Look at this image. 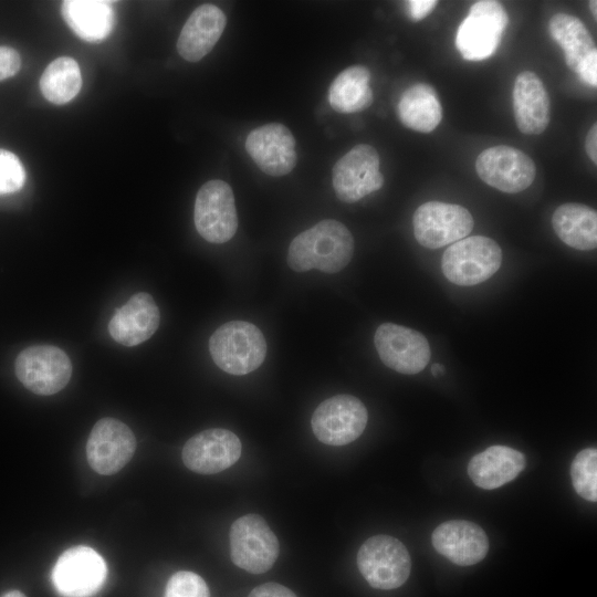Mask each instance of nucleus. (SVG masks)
<instances>
[{
    "label": "nucleus",
    "mask_w": 597,
    "mask_h": 597,
    "mask_svg": "<svg viewBox=\"0 0 597 597\" xmlns=\"http://www.w3.org/2000/svg\"><path fill=\"white\" fill-rule=\"evenodd\" d=\"M353 253L354 239L349 230L337 220L325 219L292 240L287 263L296 272L317 269L336 273L349 263Z\"/></svg>",
    "instance_id": "obj_1"
},
{
    "label": "nucleus",
    "mask_w": 597,
    "mask_h": 597,
    "mask_svg": "<svg viewBox=\"0 0 597 597\" xmlns=\"http://www.w3.org/2000/svg\"><path fill=\"white\" fill-rule=\"evenodd\" d=\"M214 364L223 371L241 376L264 362L266 342L262 332L244 321H231L216 329L209 339Z\"/></svg>",
    "instance_id": "obj_2"
},
{
    "label": "nucleus",
    "mask_w": 597,
    "mask_h": 597,
    "mask_svg": "<svg viewBox=\"0 0 597 597\" xmlns=\"http://www.w3.org/2000/svg\"><path fill=\"white\" fill-rule=\"evenodd\" d=\"M501 264L500 245L484 235L467 237L452 243L441 261L444 276L461 286H472L489 280Z\"/></svg>",
    "instance_id": "obj_3"
},
{
    "label": "nucleus",
    "mask_w": 597,
    "mask_h": 597,
    "mask_svg": "<svg viewBox=\"0 0 597 597\" xmlns=\"http://www.w3.org/2000/svg\"><path fill=\"white\" fill-rule=\"evenodd\" d=\"M357 566L371 587L388 590L406 583L411 570V559L399 540L389 535H375L358 549Z\"/></svg>",
    "instance_id": "obj_4"
},
{
    "label": "nucleus",
    "mask_w": 597,
    "mask_h": 597,
    "mask_svg": "<svg viewBox=\"0 0 597 597\" xmlns=\"http://www.w3.org/2000/svg\"><path fill=\"white\" fill-rule=\"evenodd\" d=\"M229 541L233 564L251 574L268 572L280 553L277 537L265 520L253 513L232 523Z\"/></svg>",
    "instance_id": "obj_5"
},
{
    "label": "nucleus",
    "mask_w": 597,
    "mask_h": 597,
    "mask_svg": "<svg viewBox=\"0 0 597 597\" xmlns=\"http://www.w3.org/2000/svg\"><path fill=\"white\" fill-rule=\"evenodd\" d=\"M507 22V14L499 1L473 3L455 35V46L462 57L481 61L494 54Z\"/></svg>",
    "instance_id": "obj_6"
},
{
    "label": "nucleus",
    "mask_w": 597,
    "mask_h": 597,
    "mask_svg": "<svg viewBox=\"0 0 597 597\" xmlns=\"http://www.w3.org/2000/svg\"><path fill=\"white\" fill-rule=\"evenodd\" d=\"M14 373L30 391L50 396L70 381L72 363L64 350L53 345H33L19 353Z\"/></svg>",
    "instance_id": "obj_7"
},
{
    "label": "nucleus",
    "mask_w": 597,
    "mask_h": 597,
    "mask_svg": "<svg viewBox=\"0 0 597 597\" xmlns=\"http://www.w3.org/2000/svg\"><path fill=\"white\" fill-rule=\"evenodd\" d=\"M193 220L198 233L208 242L224 243L238 229V214L231 187L223 180H210L198 190Z\"/></svg>",
    "instance_id": "obj_8"
},
{
    "label": "nucleus",
    "mask_w": 597,
    "mask_h": 597,
    "mask_svg": "<svg viewBox=\"0 0 597 597\" xmlns=\"http://www.w3.org/2000/svg\"><path fill=\"white\" fill-rule=\"evenodd\" d=\"M412 224L419 244L439 249L467 238L473 229L474 220L462 206L428 201L417 208Z\"/></svg>",
    "instance_id": "obj_9"
},
{
    "label": "nucleus",
    "mask_w": 597,
    "mask_h": 597,
    "mask_svg": "<svg viewBox=\"0 0 597 597\" xmlns=\"http://www.w3.org/2000/svg\"><path fill=\"white\" fill-rule=\"evenodd\" d=\"M368 412L350 395H336L318 405L311 419L315 437L328 446H344L356 440L366 428Z\"/></svg>",
    "instance_id": "obj_10"
},
{
    "label": "nucleus",
    "mask_w": 597,
    "mask_h": 597,
    "mask_svg": "<svg viewBox=\"0 0 597 597\" xmlns=\"http://www.w3.org/2000/svg\"><path fill=\"white\" fill-rule=\"evenodd\" d=\"M107 567L103 557L84 545L64 551L52 569V582L63 597H90L104 584Z\"/></svg>",
    "instance_id": "obj_11"
},
{
    "label": "nucleus",
    "mask_w": 597,
    "mask_h": 597,
    "mask_svg": "<svg viewBox=\"0 0 597 597\" xmlns=\"http://www.w3.org/2000/svg\"><path fill=\"white\" fill-rule=\"evenodd\" d=\"M379 168V155L373 146H354L333 167L336 197L343 202L353 203L380 189L384 176Z\"/></svg>",
    "instance_id": "obj_12"
},
{
    "label": "nucleus",
    "mask_w": 597,
    "mask_h": 597,
    "mask_svg": "<svg viewBox=\"0 0 597 597\" xmlns=\"http://www.w3.org/2000/svg\"><path fill=\"white\" fill-rule=\"evenodd\" d=\"M475 169L485 184L507 193L525 190L536 176L533 159L521 149L506 145L484 149L476 158Z\"/></svg>",
    "instance_id": "obj_13"
},
{
    "label": "nucleus",
    "mask_w": 597,
    "mask_h": 597,
    "mask_svg": "<svg viewBox=\"0 0 597 597\" xmlns=\"http://www.w3.org/2000/svg\"><path fill=\"white\" fill-rule=\"evenodd\" d=\"M374 343L381 362L401 374L413 375L421 371L431 357L427 338L420 332L402 325H379Z\"/></svg>",
    "instance_id": "obj_14"
},
{
    "label": "nucleus",
    "mask_w": 597,
    "mask_h": 597,
    "mask_svg": "<svg viewBox=\"0 0 597 597\" xmlns=\"http://www.w3.org/2000/svg\"><path fill=\"white\" fill-rule=\"evenodd\" d=\"M136 450L133 431L115 418L100 419L93 427L86 443L90 467L102 475L122 470Z\"/></svg>",
    "instance_id": "obj_15"
},
{
    "label": "nucleus",
    "mask_w": 597,
    "mask_h": 597,
    "mask_svg": "<svg viewBox=\"0 0 597 597\" xmlns=\"http://www.w3.org/2000/svg\"><path fill=\"white\" fill-rule=\"evenodd\" d=\"M184 464L200 474L219 473L241 455L240 439L230 430L213 428L191 437L182 448Z\"/></svg>",
    "instance_id": "obj_16"
},
{
    "label": "nucleus",
    "mask_w": 597,
    "mask_h": 597,
    "mask_svg": "<svg viewBox=\"0 0 597 597\" xmlns=\"http://www.w3.org/2000/svg\"><path fill=\"white\" fill-rule=\"evenodd\" d=\"M245 150L266 175H287L296 165V143L291 130L281 123L260 126L247 136Z\"/></svg>",
    "instance_id": "obj_17"
},
{
    "label": "nucleus",
    "mask_w": 597,
    "mask_h": 597,
    "mask_svg": "<svg viewBox=\"0 0 597 597\" xmlns=\"http://www.w3.org/2000/svg\"><path fill=\"white\" fill-rule=\"evenodd\" d=\"M434 549L459 566H471L488 554L489 540L478 524L464 520L441 523L432 532Z\"/></svg>",
    "instance_id": "obj_18"
},
{
    "label": "nucleus",
    "mask_w": 597,
    "mask_h": 597,
    "mask_svg": "<svg viewBox=\"0 0 597 597\" xmlns=\"http://www.w3.org/2000/svg\"><path fill=\"white\" fill-rule=\"evenodd\" d=\"M159 322L160 313L153 296L139 292L115 311L108 323V332L117 343L130 347L150 338Z\"/></svg>",
    "instance_id": "obj_19"
},
{
    "label": "nucleus",
    "mask_w": 597,
    "mask_h": 597,
    "mask_svg": "<svg viewBox=\"0 0 597 597\" xmlns=\"http://www.w3.org/2000/svg\"><path fill=\"white\" fill-rule=\"evenodd\" d=\"M513 112L519 130L542 134L549 123L551 103L541 78L531 71L520 73L513 86Z\"/></svg>",
    "instance_id": "obj_20"
},
{
    "label": "nucleus",
    "mask_w": 597,
    "mask_h": 597,
    "mask_svg": "<svg viewBox=\"0 0 597 597\" xmlns=\"http://www.w3.org/2000/svg\"><path fill=\"white\" fill-rule=\"evenodd\" d=\"M227 18L214 4L205 3L196 8L184 24L177 41L179 55L189 62L206 56L220 39Z\"/></svg>",
    "instance_id": "obj_21"
},
{
    "label": "nucleus",
    "mask_w": 597,
    "mask_h": 597,
    "mask_svg": "<svg viewBox=\"0 0 597 597\" xmlns=\"http://www.w3.org/2000/svg\"><path fill=\"white\" fill-rule=\"evenodd\" d=\"M524 468L522 452L506 446H492L470 460L468 474L479 488L493 490L514 480Z\"/></svg>",
    "instance_id": "obj_22"
},
{
    "label": "nucleus",
    "mask_w": 597,
    "mask_h": 597,
    "mask_svg": "<svg viewBox=\"0 0 597 597\" xmlns=\"http://www.w3.org/2000/svg\"><path fill=\"white\" fill-rule=\"evenodd\" d=\"M552 226L556 235L570 248L589 251L597 247V212L586 205L559 206L552 216Z\"/></svg>",
    "instance_id": "obj_23"
},
{
    "label": "nucleus",
    "mask_w": 597,
    "mask_h": 597,
    "mask_svg": "<svg viewBox=\"0 0 597 597\" xmlns=\"http://www.w3.org/2000/svg\"><path fill=\"white\" fill-rule=\"evenodd\" d=\"M61 10L66 24L84 41H103L112 31L114 13L109 1L66 0Z\"/></svg>",
    "instance_id": "obj_24"
},
{
    "label": "nucleus",
    "mask_w": 597,
    "mask_h": 597,
    "mask_svg": "<svg viewBox=\"0 0 597 597\" xmlns=\"http://www.w3.org/2000/svg\"><path fill=\"white\" fill-rule=\"evenodd\" d=\"M397 115L406 127L427 134L440 124L442 107L433 87L417 83L401 94Z\"/></svg>",
    "instance_id": "obj_25"
},
{
    "label": "nucleus",
    "mask_w": 597,
    "mask_h": 597,
    "mask_svg": "<svg viewBox=\"0 0 597 597\" xmlns=\"http://www.w3.org/2000/svg\"><path fill=\"white\" fill-rule=\"evenodd\" d=\"M370 71L364 65H353L341 72L328 88V102L334 111L356 113L373 103Z\"/></svg>",
    "instance_id": "obj_26"
},
{
    "label": "nucleus",
    "mask_w": 597,
    "mask_h": 597,
    "mask_svg": "<svg viewBox=\"0 0 597 597\" xmlns=\"http://www.w3.org/2000/svg\"><path fill=\"white\" fill-rule=\"evenodd\" d=\"M548 31L562 48L567 66L575 73L582 61L596 50L589 31L575 15L554 14L548 22Z\"/></svg>",
    "instance_id": "obj_27"
},
{
    "label": "nucleus",
    "mask_w": 597,
    "mask_h": 597,
    "mask_svg": "<svg viewBox=\"0 0 597 597\" xmlns=\"http://www.w3.org/2000/svg\"><path fill=\"white\" fill-rule=\"evenodd\" d=\"M40 90L51 103L63 105L73 100L82 86V75L77 62L70 56L53 60L40 77Z\"/></svg>",
    "instance_id": "obj_28"
},
{
    "label": "nucleus",
    "mask_w": 597,
    "mask_h": 597,
    "mask_svg": "<svg viewBox=\"0 0 597 597\" xmlns=\"http://www.w3.org/2000/svg\"><path fill=\"white\" fill-rule=\"evenodd\" d=\"M573 486L587 501H597V450L588 448L579 451L570 465Z\"/></svg>",
    "instance_id": "obj_29"
},
{
    "label": "nucleus",
    "mask_w": 597,
    "mask_h": 597,
    "mask_svg": "<svg viewBox=\"0 0 597 597\" xmlns=\"http://www.w3.org/2000/svg\"><path fill=\"white\" fill-rule=\"evenodd\" d=\"M164 597H210L209 588L198 574L180 570L168 579Z\"/></svg>",
    "instance_id": "obj_30"
},
{
    "label": "nucleus",
    "mask_w": 597,
    "mask_h": 597,
    "mask_svg": "<svg viewBox=\"0 0 597 597\" xmlns=\"http://www.w3.org/2000/svg\"><path fill=\"white\" fill-rule=\"evenodd\" d=\"M25 181V170L13 153L0 148V195L20 190Z\"/></svg>",
    "instance_id": "obj_31"
},
{
    "label": "nucleus",
    "mask_w": 597,
    "mask_h": 597,
    "mask_svg": "<svg viewBox=\"0 0 597 597\" xmlns=\"http://www.w3.org/2000/svg\"><path fill=\"white\" fill-rule=\"evenodd\" d=\"M21 67V57L12 48L0 45V81L18 73Z\"/></svg>",
    "instance_id": "obj_32"
},
{
    "label": "nucleus",
    "mask_w": 597,
    "mask_h": 597,
    "mask_svg": "<svg viewBox=\"0 0 597 597\" xmlns=\"http://www.w3.org/2000/svg\"><path fill=\"white\" fill-rule=\"evenodd\" d=\"M576 74L585 84L591 87L597 86V50L582 61Z\"/></svg>",
    "instance_id": "obj_33"
},
{
    "label": "nucleus",
    "mask_w": 597,
    "mask_h": 597,
    "mask_svg": "<svg viewBox=\"0 0 597 597\" xmlns=\"http://www.w3.org/2000/svg\"><path fill=\"white\" fill-rule=\"evenodd\" d=\"M248 597H296V595L281 584L265 583L255 587Z\"/></svg>",
    "instance_id": "obj_34"
},
{
    "label": "nucleus",
    "mask_w": 597,
    "mask_h": 597,
    "mask_svg": "<svg viewBox=\"0 0 597 597\" xmlns=\"http://www.w3.org/2000/svg\"><path fill=\"white\" fill-rule=\"evenodd\" d=\"M436 0H410L407 1L409 15L415 21L425 19L436 8Z\"/></svg>",
    "instance_id": "obj_35"
},
{
    "label": "nucleus",
    "mask_w": 597,
    "mask_h": 597,
    "mask_svg": "<svg viewBox=\"0 0 597 597\" xmlns=\"http://www.w3.org/2000/svg\"><path fill=\"white\" fill-rule=\"evenodd\" d=\"M585 149L590 158V160L596 165L597 164V124L594 123L593 126L589 128L586 140H585Z\"/></svg>",
    "instance_id": "obj_36"
},
{
    "label": "nucleus",
    "mask_w": 597,
    "mask_h": 597,
    "mask_svg": "<svg viewBox=\"0 0 597 597\" xmlns=\"http://www.w3.org/2000/svg\"><path fill=\"white\" fill-rule=\"evenodd\" d=\"M1 597H27V596L19 590H10L3 594Z\"/></svg>",
    "instance_id": "obj_37"
},
{
    "label": "nucleus",
    "mask_w": 597,
    "mask_h": 597,
    "mask_svg": "<svg viewBox=\"0 0 597 597\" xmlns=\"http://www.w3.org/2000/svg\"><path fill=\"white\" fill-rule=\"evenodd\" d=\"M444 371L443 369V366H441L440 364H434L431 368V373L434 375V376H438L440 374H442Z\"/></svg>",
    "instance_id": "obj_38"
},
{
    "label": "nucleus",
    "mask_w": 597,
    "mask_h": 597,
    "mask_svg": "<svg viewBox=\"0 0 597 597\" xmlns=\"http://www.w3.org/2000/svg\"><path fill=\"white\" fill-rule=\"evenodd\" d=\"M589 9H590L594 18L597 19V1L596 0L589 1Z\"/></svg>",
    "instance_id": "obj_39"
}]
</instances>
